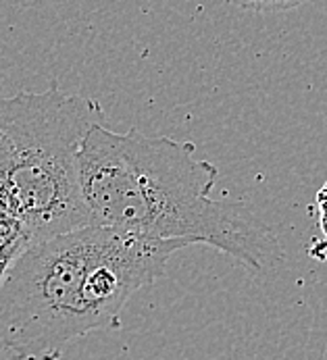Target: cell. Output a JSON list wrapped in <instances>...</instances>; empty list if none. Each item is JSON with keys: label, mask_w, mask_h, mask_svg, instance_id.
<instances>
[{"label": "cell", "mask_w": 327, "mask_h": 360, "mask_svg": "<svg viewBox=\"0 0 327 360\" xmlns=\"http://www.w3.org/2000/svg\"><path fill=\"white\" fill-rule=\"evenodd\" d=\"M79 188L92 225L209 244L252 271H273L286 252L271 227L242 200L211 196L217 167L194 156V144L96 123L79 148Z\"/></svg>", "instance_id": "cell-1"}, {"label": "cell", "mask_w": 327, "mask_h": 360, "mask_svg": "<svg viewBox=\"0 0 327 360\" xmlns=\"http://www.w3.org/2000/svg\"><path fill=\"white\" fill-rule=\"evenodd\" d=\"M96 123H107L101 104L56 84L0 98V219L19 221L34 242L92 225L77 156Z\"/></svg>", "instance_id": "cell-2"}, {"label": "cell", "mask_w": 327, "mask_h": 360, "mask_svg": "<svg viewBox=\"0 0 327 360\" xmlns=\"http://www.w3.org/2000/svg\"><path fill=\"white\" fill-rule=\"evenodd\" d=\"M113 229L88 225L32 242L0 281V354L60 360L65 346L90 333L82 288Z\"/></svg>", "instance_id": "cell-3"}, {"label": "cell", "mask_w": 327, "mask_h": 360, "mask_svg": "<svg viewBox=\"0 0 327 360\" xmlns=\"http://www.w3.org/2000/svg\"><path fill=\"white\" fill-rule=\"evenodd\" d=\"M32 242H34L32 236L27 233V229L19 221L0 219V281L6 273V269L11 266V262L19 257Z\"/></svg>", "instance_id": "cell-4"}, {"label": "cell", "mask_w": 327, "mask_h": 360, "mask_svg": "<svg viewBox=\"0 0 327 360\" xmlns=\"http://www.w3.org/2000/svg\"><path fill=\"white\" fill-rule=\"evenodd\" d=\"M238 8L246 11H257V13H279V11H290L300 6L304 0H225Z\"/></svg>", "instance_id": "cell-5"}, {"label": "cell", "mask_w": 327, "mask_h": 360, "mask_svg": "<svg viewBox=\"0 0 327 360\" xmlns=\"http://www.w3.org/2000/svg\"><path fill=\"white\" fill-rule=\"evenodd\" d=\"M317 206H319V225H321V231L327 240V184L317 194Z\"/></svg>", "instance_id": "cell-6"}]
</instances>
